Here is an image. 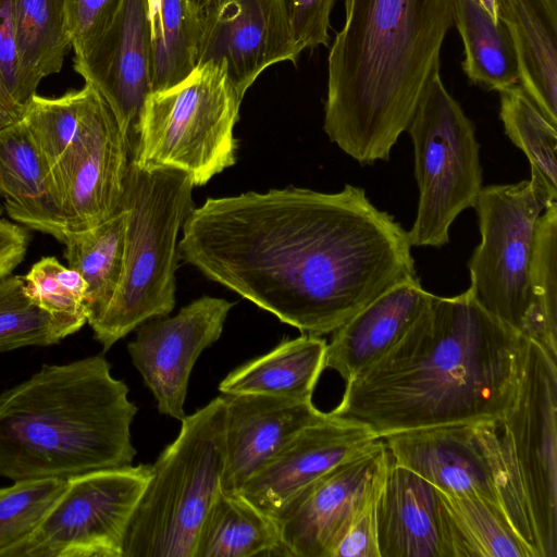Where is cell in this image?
<instances>
[{
    "label": "cell",
    "mask_w": 557,
    "mask_h": 557,
    "mask_svg": "<svg viewBox=\"0 0 557 557\" xmlns=\"http://www.w3.org/2000/svg\"><path fill=\"white\" fill-rule=\"evenodd\" d=\"M182 231L184 262L302 334L333 333L417 276L407 231L350 184L208 198Z\"/></svg>",
    "instance_id": "1"
},
{
    "label": "cell",
    "mask_w": 557,
    "mask_h": 557,
    "mask_svg": "<svg viewBox=\"0 0 557 557\" xmlns=\"http://www.w3.org/2000/svg\"><path fill=\"white\" fill-rule=\"evenodd\" d=\"M522 334L487 311L469 287L431 301L400 341L345 383L333 417L377 438L447 424L498 422L521 373Z\"/></svg>",
    "instance_id": "2"
},
{
    "label": "cell",
    "mask_w": 557,
    "mask_h": 557,
    "mask_svg": "<svg viewBox=\"0 0 557 557\" xmlns=\"http://www.w3.org/2000/svg\"><path fill=\"white\" fill-rule=\"evenodd\" d=\"M327 57L323 129L362 165L387 161L451 27L453 0H344Z\"/></svg>",
    "instance_id": "3"
},
{
    "label": "cell",
    "mask_w": 557,
    "mask_h": 557,
    "mask_svg": "<svg viewBox=\"0 0 557 557\" xmlns=\"http://www.w3.org/2000/svg\"><path fill=\"white\" fill-rule=\"evenodd\" d=\"M136 413L102 355L45 364L0 394V475L67 480L129 466Z\"/></svg>",
    "instance_id": "4"
},
{
    "label": "cell",
    "mask_w": 557,
    "mask_h": 557,
    "mask_svg": "<svg viewBox=\"0 0 557 557\" xmlns=\"http://www.w3.org/2000/svg\"><path fill=\"white\" fill-rule=\"evenodd\" d=\"M194 187L182 171L140 168L131 160L121 205L126 213L122 277L107 309L90 324L104 351L144 322L174 309L177 238L195 208Z\"/></svg>",
    "instance_id": "5"
},
{
    "label": "cell",
    "mask_w": 557,
    "mask_h": 557,
    "mask_svg": "<svg viewBox=\"0 0 557 557\" xmlns=\"http://www.w3.org/2000/svg\"><path fill=\"white\" fill-rule=\"evenodd\" d=\"M181 422L177 437L150 466L125 534L123 557H195L202 523L222 490L224 397Z\"/></svg>",
    "instance_id": "6"
},
{
    "label": "cell",
    "mask_w": 557,
    "mask_h": 557,
    "mask_svg": "<svg viewBox=\"0 0 557 557\" xmlns=\"http://www.w3.org/2000/svg\"><path fill=\"white\" fill-rule=\"evenodd\" d=\"M242 100L223 63L196 65L181 82L147 96L131 160L178 170L195 187L206 185L236 162Z\"/></svg>",
    "instance_id": "7"
},
{
    "label": "cell",
    "mask_w": 557,
    "mask_h": 557,
    "mask_svg": "<svg viewBox=\"0 0 557 557\" xmlns=\"http://www.w3.org/2000/svg\"><path fill=\"white\" fill-rule=\"evenodd\" d=\"M412 140L419 189L416 219L407 231L411 246L441 248L449 228L473 208L482 186L480 145L471 120L434 70L406 129Z\"/></svg>",
    "instance_id": "8"
},
{
    "label": "cell",
    "mask_w": 557,
    "mask_h": 557,
    "mask_svg": "<svg viewBox=\"0 0 557 557\" xmlns=\"http://www.w3.org/2000/svg\"><path fill=\"white\" fill-rule=\"evenodd\" d=\"M557 360L527 338L515 400L497 422L517 504L539 557H557Z\"/></svg>",
    "instance_id": "9"
},
{
    "label": "cell",
    "mask_w": 557,
    "mask_h": 557,
    "mask_svg": "<svg viewBox=\"0 0 557 557\" xmlns=\"http://www.w3.org/2000/svg\"><path fill=\"white\" fill-rule=\"evenodd\" d=\"M553 201L557 196L531 174L515 184L483 187L473 207L481 242L468 261L470 287L487 311L520 334L529 308L534 230Z\"/></svg>",
    "instance_id": "10"
},
{
    "label": "cell",
    "mask_w": 557,
    "mask_h": 557,
    "mask_svg": "<svg viewBox=\"0 0 557 557\" xmlns=\"http://www.w3.org/2000/svg\"><path fill=\"white\" fill-rule=\"evenodd\" d=\"M150 465L83 473L66 485L11 557H123L125 534Z\"/></svg>",
    "instance_id": "11"
},
{
    "label": "cell",
    "mask_w": 557,
    "mask_h": 557,
    "mask_svg": "<svg viewBox=\"0 0 557 557\" xmlns=\"http://www.w3.org/2000/svg\"><path fill=\"white\" fill-rule=\"evenodd\" d=\"M389 460L381 438L304 488L275 519L281 555L333 557L350 522L376 494Z\"/></svg>",
    "instance_id": "12"
},
{
    "label": "cell",
    "mask_w": 557,
    "mask_h": 557,
    "mask_svg": "<svg viewBox=\"0 0 557 557\" xmlns=\"http://www.w3.org/2000/svg\"><path fill=\"white\" fill-rule=\"evenodd\" d=\"M234 304L202 296L173 317L139 325L127 349L135 368L154 396L160 413L182 421L191 370L200 354L222 334Z\"/></svg>",
    "instance_id": "13"
},
{
    "label": "cell",
    "mask_w": 557,
    "mask_h": 557,
    "mask_svg": "<svg viewBox=\"0 0 557 557\" xmlns=\"http://www.w3.org/2000/svg\"><path fill=\"white\" fill-rule=\"evenodd\" d=\"M201 14L196 65L223 63L243 98L263 71L296 62L302 52L294 37L287 0H219Z\"/></svg>",
    "instance_id": "14"
},
{
    "label": "cell",
    "mask_w": 557,
    "mask_h": 557,
    "mask_svg": "<svg viewBox=\"0 0 557 557\" xmlns=\"http://www.w3.org/2000/svg\"><path fill=\"white\" fill-rule=\"evenodd\" d=\"M73 69L111 108L132 157L143 106L152 91V36L147 0H121L99 38Z\"/></svg>",
    "instance_id": "15"
},
{
    "label": "cell",
    "mask_w": 557,
    "mask_h": 557,
    "mask_svg": "<svg viewBox=\"0 0 557 557\" xmlns=\"http://www.w3.org/2000/svg\"><path fill=\"white\" fill-rule=\"evenodd\" d=\"M496 423L420 428L389 434L382 441L394 463L411 470L437 490L450 495L479 496L502 509L492 458Z\"/></svg>",
    "instance_id": "16"
},
{
    "label": "cell",
    "mask_w": 557,
    "mask_h": 557,
    "mask_svg": "<svg viewBox=\"0 0 557 557\" xmlns=\"http://www.w3.org/2000/svg\"><path fill=\"white\" fill-rule=\"evenodd\" d=\"M377 438L362 424L326 416L298 432L240 492L274 520L314 480L372 448Z\"/></svg>",
    "instance_id": "17"
},
{
    "label": "cell",
    "mask_w": 557,
    "mask_h": 557,
    "mask_svg": "<svg viewBox=\"0 0 557 557\" xmlns=\"http://www.w3.org/2000/svg\"><path fill=\"white\" fill-rule=\"evenodd\" d=\"M132 153L101 98L82 147L58 182L67 233L95 227L120 210Z\"/></svg>",
    "instance_id": "18"
},
{
    "label": "cell",
    "mask_w": 557,
    "mask_h": 557,
    "mask_svg": "<svg viewBox=\"0 0 557 557\" xmlns=\"http://www.w3.org/2000/svg\"><path fill=\"white\" fill-rule=\"evenodd\" d=\"M225 467L222 490L243 485L304 428L323 419L311 400L262 394L223 395Z\"/></svg>",
    "instance_id": "19"
},
{
    "label": "cell",
    "mask_w": 557,
    "mask_h": 557,
    "mask_svg": "<svg viewBox=\"0 0 557 557\" xmlns=\"http://www.w3.org/2000/svg\"><path fill=\"white\" fill-rule=\"evenodd\" d=\"M375 517L380 557H450L437 488L392 459Z\"/></svg>",
    "instance_id": "20"
},
{
    "label": "cell",
    "mask_w": 557,
    "mask_h": 557,
    "mask_svg": "<svg viewBox=\"0 0 557 557\" xmlns=\"http://www.w3.org/2000/svg\"><path fill=\"white\" fill-rule=\"evenodd\" d=\"M418 276L396 284L333 332L325 369L348 382L383 357L412 326L431 301Z\"/></svg>",
    "instance_id": "21"
},
{
    "label": "cell",
    "mask_w": 557,
    "mask_h": 557,
    "mask_svg": "<svg viewBox=\"0 0 557 557\" xmlns=\"http://www.w3.org/2000/svg\"><path fill=\"white\" fill-rule=\"evenodd\" d=\"M0 198L11 220L64 243L67 227L59 191L22 119L0 129Z\"/></svg>",
    "instance_id": "22"
},
{
    "label": "cell",
    "mask_w": 557,
    "mask_h": 557,
    "mask_svg": "<svg viewBox=\"0 0 557 557\" xmlns=\"http://www.w3.org/2000/svg\"><path fill=\"white\" fill-rule=\"evenodd\" d=\"M498 17L515 46L520 86L557 127V0H498Z\"/></svg>",
    "instance_id": "23"
},
{
    "label": "cell",
    "mask_w": 557,
    "mask_h": 557,
    "mask_svg": "<svg viewBox=\"0 0 557 557\" xmlns=\"http://www.w3.org/2000/svg\"><path fill=\"white\" fill-rule=\"evenodd\" d=\"M326 341L302 334L282 341L227 374L220 383L222 395L262 394L311 400L325 369Z\"/></svg>",
    "instance_id": "24"
},
{
    "label": "cell",
    "mask_w": 557,
    "mask_h": 557,
    "mask_svg": "<svg viewBox=\"0 0 557 557\" xmlns=\"http://www.w3.org/2000/svg\"><path fill=\"white\" fill-rule=\"evenodd\" d=\"M101 98L91 84L85 83L81 89L67 90L59 97L35 94L29 99L22 120L49 166L55 186L83 145Z\"/></svg>",
    "instance_id": "25"
},
{
    "label": "cell",
    "mask_w": 557,
    "mask_h": 557,
    "mask_svg": "<svg viewBox=\"0 0 557 557\" xmlns=\"http://www.w3.org/2000/svg\"><path fill=\"white\" fill-rule=\"evenodd\" d=\"M17 77L27 101L42 78L61 72L71 49L64 0H13Z\"/></svg>",
    "instance_id": "26"
},
{
    "label": "cell",
    "mask_w": 557,
    "mask_h": 557,
    "mask_svg": "<svg viewBox=\"0 0 557 557\" xmlns=\"http://www.w3.org/2000/svg\"><path fill=\"white\" fill-rule=\"evenodd\" d=\"M437 492L450 557H535L497 505Z\"/></svg>",
    "instance_id": "27"
},
{
    "label": "cell",
    "mask_w": 557,
    "mask_h": 557,
    "mask_svg": "<svg viewBox=\"0 0 557 557\" xmlns=\"http://www.w3.org/2000/svg\"><path fill=\"white\" fill-rule=\"evenodd\" d=\"M281 555L276 521L239 492L221 490L200 529L195 557Z\"/></svg>",
    "instance_id": "28"
},
{
    "label": "cell",
    "mask_w": 557,
    "mask_h": 557,
    "mask_svg": "<svg viewBox=\"0 0 557 557\" xmlns=\"http://www.w3.org/2000/svg\"><path fill=\"white\" fill-rule=\"evenodd\" d=\"M126 213L121 207L89 230L69 232L63 243L67 265L87 283L85 312L94 323L113 299L123 272Z\"/></svg>",
    "instance_id": "29"
},
{
    "label": "cell",
    "mask_w": 557,
    "mask_h": 557,
    "mask_svg": "<svg viewBox=\"0 0 557 557\" xmlns=\"http://www.w3.org/2000/svg\"><path fill=\"white\" fill-rule=\"evenodd\" d=\"M453 21L463 42L462 69L472 84L498 92L518 85L515 46L500 20L478 0H453Z\"/></svg>",
    "instance_id": "30"
},
{
    "label": "cell",
    "mask_w": 557,
    "mask_h": 557,
    "mask_svg": "<svg viewBox=\"0 0 557 557\" xmlns=\"http://www.w3.org/2000/svg\"><path fill=\"white\" fill-rule=\"evenodd\" d=\"M152 36V91L169 88L195 67L202 14L194 0H147Z\"/></svg>",
    "instance_id": "31"
},
{
    "label": "cell",
    "mask_w": 557,
    "mask_h": 557,
    "mask_svg": "<svg viewBox=\"0 0 557 557\" xmlns=\"http://www.w3.org/2000/svg\"><path fill=\"white\" fill-rule=\"evenodd\" d=\"M529 308L522 335L557 360V201L540 215L528 272Z\"/></svg>",
    "instance_id": "32"
},
{
    "label": "cell",
    "mask_w": 557,
    "mask_h": 557,
    "mask_svg": "<svg viewBox=\"0 0 557 557\" xmlns=\"http://www.w3.org/2000/svg\"><path fill=\"white\" fill-rule=\"evenodd\" d=\"M499 119L508 138L527 156L531 174L557 196V131L520 85L499 91Z\"/></svg>",
    "instance_id": "33"
},
{
    "label": "cell",
    "mask_w": 557,
    "mask_h": 557,
    "mask_svg": "<svg viewBox=\"0 0 557 557\" xmlns=\"http://www.w3.org/2000/svg\"><path fill=\"white\" fill-rule=\"evenodd\" d=\"M83 325L35 304L25 292L23 275L0 280V351L53 345Z\"/></svg>",
    "instance_id": "34"
},
{
    "label": "cell",
    "mask_w": 557,
    "mask_h": 557,
    "mask_svg": "<svg viewBox=\"0 0 557 557\" xmlns=\"http://www.w3.org/2000/svg\"><path fill=\"white\" fill-rule=\"evenodd\" d=\"M65 485V479H38L0 487V557L30 537Z\"/></svg>",
    "instance_id": "35"
},
{
    "label": "cell",
    "mask_w": 557,
    "mask_h": 557,
    "mask_svg": "<svg viewBox=\"0 0 557 557\" xmlns=\"http://www.w3.org/2000/svg\"><path fill=\"white\" fill-rule=\"evenodd\" d=\"M27 296L47 311L83 324L87 322V283L74 269L55 257H44L23 275Z\"/></svg>",
    "instance_id": "36"
},
{
    "label": "cell",
    "mask_w": 557,
    "mask_h": 557,
    "mask_svg": "<svg viewBox=\"0 0 557 557\" xmlns=\"http://www.w3.org/2000/svg\"><path fill=\"white\" fill-rule=\"evenodd\" d=\"M121 0H64L74 57L84 55L113 18Z\"/></svg>",
    "instance_id": "37"
},
{
    "label": "cell",
    "mask_w": 557,
    "mask_h": 557,
    "mask_svg": "<svg viewBox=\"0 0 557 557\" xmlns=\"http://www.w3.org/2000/svg\"><path fill=\"white\" fill-rule=\"evenodd\" d=\"M27 103L17 77L13 0H0V104L20 120Z\"/></svg>",
    "instance_id": "38"
},
{
    "label": "cell",
    "mask_w": 557,
    "mask_h": 557,
    "mask_svg": "<svg viewBox=\"0 0 557 557\" xmlns=\"http://www.w3.org/2000/svg\"><path fill=\"white\" fill-rule=\"evenodd\" d=\"M335 1L287 0L294 37L301 51L329 45L330 17Z\"/></svg>",
    "instance_id": "39"
},
{
    "label": "cell",
    "mask_w": 557,
    "mask_h": 557,
    "mask_svg": "<svg viewBox=\"0 0 557 557\" xmlns=\"http://www.w3.org/2000/svg\"><path fill=\"white\" fill-rule=\"evenodd\" d=\"M376 495L377 492L350 522L335 547L333 557H380L375 517Z\"/></svg>",
    "instance_id": "40"
},
{
    "label": "cell",
    "mask_w": 557,
    "mask_h": 557,
    "mask_svg": "<svg viewBox=\"0 0 557 557\" xmlns=\"http://www.w3.org/2000/svg\"><path fill=\"white\" fill-rule=\"evenodd\" d=\"M29 242L30 234L25 226L0 220V280L12 274L24 261Z\"/></svg>",
    "instance_id": "41"
},
{
    "label": "cell",
    "mask_w": 557,
    "mask_h": 557,
    "mask_svg": "<svg viewBox=\"0 0 557 557\" xmlns=\"http://www.w3.org/2000/svg\"><path fill=\"white\" fill-rule=\"evenodd\" d=\"M484 10L495 20L498 21V0H478Z\"/></svg>",
    "instance_id": "42"
},
{
    "label": "cell",
    "mask_w": 557,
    "mask_h": 557,
    "mask_svg": "<svg viewBox=\"0 0 557 557\" xmlns=\"http://www.w3.org/2000/svg\"><path fill=\"white\" fill-rule=\"evenodd\" d=\"M18 119L0 104V129L11 125ZM21 120V119H20Z\"/></svg>",
    "instance_id": "43"
},
{
    "label": "cell",
    "mask_w": 557,
    "mask_h": 557,
    "mask_svg": "<svg viewBox=\"0 0 557 557\" xmlns=\"http://www.w3.org/2000/svg\"><path fill=\"white\" fill-rule=\"evenodd\" d=\"M219 0H194L198 10L202 13L206 9L216 3Z\"/></svg>",
    "instance_id": "44"
}]
</instances>
